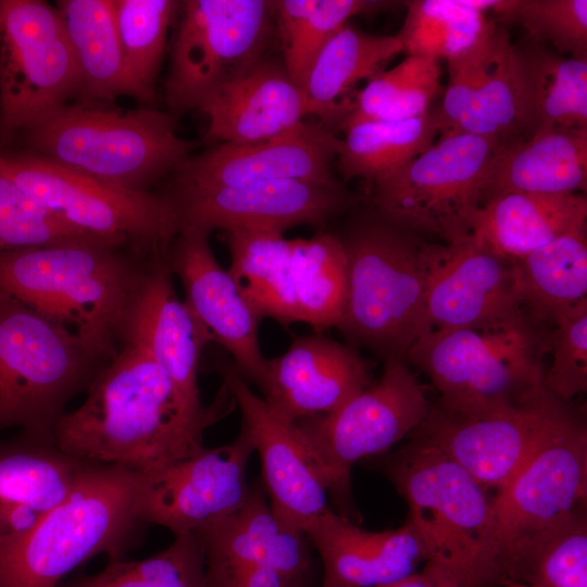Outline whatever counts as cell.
Listing matches in <instances>:
<instances>
[{
  "mask_svg": "<svg viewBox=\"0 0 587 587\" xmlns=\"http://www.w3.org/2000/svg\"><path fill=\"white\" fill-rule=\"evenodd\" d=\"M110 362L63 327L0 296V432L53 440L67 402Z\"/></svg>",
  "mask_w": 587,
  "mask_h": 587,
  "instance_id": "obj_8",
  "label": "cell"
},
{
  "mask_svg": "<svg viewBox=\"0 0 587 587\" xmlns=\"http://www.w3.org/2000/svg\"><path fill=\"white\" fill-rule=\"evenodd\" d=\"M179 230L262 228L284 233L297 225H320L347 204L340 184L299 179L252 182L208 188H171Z\"/></svg>",
  "mask_w": 587,
  "mask_h": 587,
  "instance_id": "obj_17",
  "label": "cell"
},
{
  "mask_svg": "<svg viewBox=\"0 0 587 587\" xmlns=\"http://www.w3.org/2000/svg\"><path fill=\"white\" fill-rule=\"evenodd\" d=\"M573 412L547 388L527 402L478 412L451 411L436 402L412 434L484 487L498 490Z\"/></svg>",
  "mask_w": 587,
  "mask_h": 587,
  "instance_id": "obj_15",
  "label": "cell"
},
{
  "mask_svg": "<svg viewBox=\"0 0 587 587\" xmlns=\"http://www.w3.org/2000/svg\"><path fill=\"white\" fill-rule=\"evenodd\" d=\"M489 137L441 135L403 167L372 184L379 216L411 233L437 235L445 243L471 237L483 204L487 168L500 148Z\"/></svg>",
  "mask_w": 587,
  "mask_h": 587,
  "instance_id": "obj_10",
  "label": "cell"
},
{
  "mask_svg": "<svg viewBox=\"0 0 587 587\" xmlns=\"http://www.w3.org/2000/svg\"><path fill=\"white\" fill-rule=\"evenodd\" d=\"M586 225L587 198L583 193L508 192L480 207L471 238L490 252L516 262Z\"/></svg>",
  "mask_w": 587,
  "mask_h": 587,
  "instance_id": "obj_29",
  "label": "cell"
},
{
  "mask_svg": "<svg viewBox=\"0 0 587 587\" xmlns=\"http://www.w3.org/2000/svg\"><path fill=\"white\" fill-rule=\"evenodd\" d=\"M494 12L523 26L529 39L587 61L586 0H500Z\"/></svg>",
  "mask_w": 587,
  "mask_h": 587,
  "instance_id": "obj_44",
  "label": "cell"
},
{
  "mask_svg": "<svg viewBox=\"0 0 587 587\" xmlns=\"http://www.w3.org/2000/svg\"><path fill=\"white\" fill-rule=\"evenodd\" d=\"M86 392L83 404L59 420L53 440L88 464L153 472L198 452L215 423L193 415L149 351L129 340Z\"/></svg>",
  "mask_w": 587,
  "mask_h": 587,
  "instance_id": "obj_1",
  "label": "cell"
},
{
  "mask_svg": "<svg viewBox=\"0 0 587 587\" xmlns=\"http://www.w3.org/2000/svg\"><path fill=\"white\" fill-rule=\"evenodd\" d=\"M210 233L182 228L165 252L172 274L179 277L185 303L205 329L210 341L224 347L240 375L257 384L265 365L259 342L260 319L227 270L216 261Z\"/></svg>",
  "mask_w": 587,
  "mask_h": 587,
  "instance_id": "obj_21",
  "label": "cell"
},
{
  "mask_svg": "<svg viewBox=\"0 0 587 587\" xmlns=\"http://www.w3.org/2000/svg\"><path fill=\"white\" fill-rule=\"evenodd\" d=\"M197 110L209 121L205 139L234 145L279 137L308 116L301 89L283 62L270 57L220 87Z\"/></svg>",
  "mask_w": 587,
  "mask_h": 587,
  "instance_id": "obj_25",
  "label": "cell"
},
{
  "mask_svg": "<svg viewBox=\"0 0 587 587\" xmlns=\"http://www.w3.org/2000/svg\"><path fill=\"white\" fill-rule=\"evenodd\" d=\"M438 60L408 55L390 70H385L358 92L342 130L370 121H403L427 113L441 90Z\"/></svg>",
  "mask_w": 587,
  "mask_h": 587,
  "instance_id": "obj_39",
  "label": "cell"
},
{
  "mask_svg": "<svg viewBox=\"0 0 587 587\" xmlns=\"http://www.w3.org/2000/svg\"><path fill=\"white\" fill-rule=\"evenodd\" d=\"M207 587H309L308 582L267 567L205 570Z\"/></svg>",
  "mask_w": 587,
  "mask_h": 587,
  "instance_id": "obj_47",
  "label": "cell"
},
{
  "mask_svg": "<svg viewBox=\"0 0 587 587\" xmlns=\"http://www.w3.org/2000/svg\"><path fill=\"white\" fill-rule=\"evenodd\" d=\"M193 534L202 546L207 571L267 567L309 580L307 536L275 515L261 487L252 488L239 509Z\"/></svg>",
  "mask_w": 587,
  "mask_h": 587,
  "instance_id": "obj_26",
  "label": "cell"
},
{
  "mask_svg": "<svg viewBox=\"0 0 587 587\" xmlns=\"http://www.w3.org/2000/svg\"><path fill=\"white\" fill-rule=\"evenodd\" d=\"M429 407L427 389L408 362L387 358L377 383L337 410L295 424L328 494L345 500L352 465L388 451L412 434L427 416Z\"/></svg>",
  "mask_w": 587,
  "mask_h": 587,
  "instance_id": "obj_12",
  "label": "cell"
},
{
  "mask_svg": "<svg viewBox=\"0 0 587 587\" xmlns=\"http://www.w3.org/2000/svg\"><path fill=\"white\" fill-rule=\"evenodd\" d=\"M534 132L524 70L515 45L495 26L489 50L467 110L452 133L496 139L505 146Z\"/></svg>",
  "mask_w": 587,
  "mask_h": 587,
  "instance_id": "obj_31",
  "label": "cell"
},
{
  "mask_svg": "<svg viewBox=\"0 0 587 587\" xmlns=\"http://www.w3.org/2000/svg\"><path fill=\"white\" fill-rule=\"evenodd\" d=\"M403 48L395 36L366 34L345 24L323 46L304 78L301 91L308 115L329 129L350 114L357 86L383 71Z\"/></svg>",
  "mask_w": 587,
  "mask_h": 587,
  "instance_id": "obj_30",
  "label": "cell"
},
{
  "mask_svg": "<svg viewBox=\"0 0 587 587\" xmlns=\"http://www.w3.org/2000/svg\"><path fill=\"white\" fill-rule=\"evenodd\" d=\"M348 287L338 328L384 359H404L432 330L425 286L428 243L382 216L341 238Z\"/></svg>",
  "mask_w": 587,
  "mask_h": 587,
  "instance_id": "obj_7",
  "label": "cell"
},
{
  "mask_svg": "<svg viewBox=\"0 0 587 587\" xmlns=\"http://www.w3.org/2000/svg\"><path fill=\"white\" fill-rule=\"evenodd\" d=\"M0 150L78 95L74 57L55 5L1 0Z\"/></svg>",
  "mask_w": 587,
  "mask_h": 587,
  "instance_id": "obj_13",
  "label": "cell"
},
{
  "mask_svg": "<svg viewBox=\"0 0 587 587\" xmlns=\"http://www.w3.org/2000/svg\"><path fill=\"white\" fill-rule=\"evenodd\" d=\"M230 252L232 275L260 320L283 325L298 322L290 275V239L262 228L223 230Z\"/></svg>",
  "mask_w": 587,
  "mask_h": 587,
  "instance_id": "obj_33",
  "label": "cell"
},
{
  "mask_svg": "<svg viewBox=\"0 0 587 587\" xmlns=\"http://www.w3.org/2000/svg\"><path fill=\"white\" fill-rule=\"evenodd\" d=\"M175 0H114V13L129 96L151 102L168 28L179 10Z\"/></svg>",
  "mask_w": 587,
  "mask_h": 587,
  "instance_id": "obj_40",
  "label": "cell"
},
{
  "mask_svg": "<svg viewBox=\"0 0 587 587\" xmlns=\"http://www.w3.org/2000/svg\"><path fill=\"white\" fill-rule=\"evenodd\" d=\"M439 111L403 121H370L345 129L336 161L345 179L361 178L371 185L398 171L424 152L439 137Z\"/></svg>",
  "mask_w": 587,
  "mask_h": 587,
  "instance_id": "obj_34",
  "label": "cell"
},
{
  "mask_svg": "<svg viewBox=\"0 0 587 587\" xmlns=\"http://www.w3.org/2000/svg\"><path fill=\"white\" fill-rule=\"evenodd\" d=\"M171 49L165 101L175 117L267 57L274 1L186 0Z\"/></svg>",
  "mask_w": 587,
  "mask_h": 587,
  "instance_id": "obj_11",
  "label": "cell"
},
{
  "mask_svg": "<svg viewBox=\"0 0 587 587\" xmlns=\"http://www.w3.org/2000/svg\"><path fill=\"white\" fill-rule=\"evenodd\" d=\"M545 387L563 401L587 389V298L553 316Z\"/></svg>",
  "mask_w": 587,
  "mask_h": 587,
  "instance_id": "obj_46",
  "label": "cell"
},
{
  "mask_svg": "<svg viewBox=\"0 0 587 587\" xmlns=\"http://www.w3.org/2000/svg\"><path fill=\"white\" fill-rule=\"evenodd\" d=\"M379 587H462L459 582L439 564L427 561L420 570L397 582Z\"/></svg>",
  "mask_w": 587,
  "mask_h": 587,
  "instance_id": "obj_48",
  "label": "cell"
},
{
  "mask_svg": "<svg viewBox=\"0 0 587 587\" xmlns=\"http://www.w3.org/2000/svg\"><path fill=\"white\" fill-rule=\"evenodd\" d=\"M7 149L29 151L101 183L146 192L182 167L192 143L177 135L170 113L78 102L51 112Z\"/></svg>",
  "mask_w": 587,
  "mask_h": 587,
  "instance_id": "obj_3",
  "label": "cell"
},
{
  "mask_svg": "<svg viewBox=\"0 0 587 587\" xmlns=\"http://www.w3.org/2000/svg\"><path fill=\"white\" fill-rule=\"evenodd\" d=\"M507 587H538V586L530 583H526V582H512L508 584Z\"/></svg>",
  "mask_w": 587,
  "mask_h": 587,
  "instance_id": "obj_49",
  "label": "cell"
},
{
  "mask_svg": "<svg viewBox=\"0 0 587 587\" xmlns=\"http://www.w3.org/2000/svg\"><path fill=\"white\" fill-rule=\"evenodd\" d=\"M174 537L166 549L150 558L112 559L102 571L57 587H207L200 540L193 533Z\"/></svg>",
  "mask_w": 587,
  "mask_h": 587,
  "instance_id": "obj_42",
  "label": "cell"
},
{
  "mask_svg": "<svg viewBox=\"0 0 587 587\" xmlns=\"http://www.w3.org/2000/svg\"><path fill=\"white\" fill-rule=\"evenodd\" d=\"M290 275L298 322L322 333L340 324L347 300V255L341 238L321 232L290 239Z\"/></svg>",
  "mask_w": 587,
  "mask_h": 587,
  "instance_id": "obj_35",
  "label": "cell"
},
{
  "mask_svg": "<svg viewBox=\"0 0 587 587\" xmlns=\"http://www.w3.org/2000/svg\"><path fill=\"white\" fill-rule=\"evenodd\" d=\"M525 310L538 322L587 298L586 228L555 238L515 262Z\"/></svg>",
  "mask_w": 587,
  "mask_h": 587,
  "instance_id": "obj_37",
  "label": "cell"
},
{
  "mask_svg": "<svg viewBox=\"0 0 587 587\" xmlns=\"http://www.w3.org/2000/svg\"><path fill=\"white\" fill-rule=\"evenodd\" d=\"M587 428L575 411L492 497L504 578L544 533L586 508Z\"/></svg>",
  "mask_w": 587,
  "mask_h": 587,
  "instance_id": "obj_14",
  "label": "cell"
},
{
  "mask_svg": "<svg viewBox=\"0 0 587 587\" xmlns=\"http://www.w3.org/2000/svg\"><path fill=\"white\" fill-rule=\"evenodd\" d=\"M395 2L373 0H277L274 1L275 32L283 64L301 89L314 59L348 21L359 14L375 13Z\"/></svg>",
  "mask_w": 587,
  "mask_h": 587,
  "instance_id": "obj_38",
  "label": "cell"
},
{
  "mask_svg": "<svg viewBox=\"0 0 587 587\" xmlns=\"http://www.w3.org/2000/svg\"><path fill=\"white\" fill-rule=\"evenodd\" d=\"M586 189L587 128H537L529 137L498 149L482 195L484 204L508 192L585 193Z\"/></svg>",
  "mask_w": 587,
  "mask_h": 587,
  "instance_id": "obj_28",
  "label": "cell"
},
{
  "mask_svg": "<svg viewBox=\"0 0 587 587\" xmlns=\"http://www.w3.org/2000/svg\"><path fill=\"white\" fill-rule=\"evenodd\" d=\"M339 139L322 124L303 122L279 137L254 143H221L191 155L171 188H208L261 180L339 184L333 174Z\"/></svg>",
  "mask_w": 587,
  "mask_h": 587,
  "instance_id": "obj_23",
  "label": "cell"
},
{
  "mask_svg": "<svg viewBox=\"0 0 587 587\" xmlns=\"http://www.w3.org/2000/svg\"><path fill=\"white\" fill-rule=\"evenodd\" d=\"M254 452L243 425L237 438L198 452L160 470L138 473L135 512L145 523L174 536L193 533L239 509L251 494L246 478Z\"/></svg>",
  "mask_w": 587,
  "mask_h": 587,
  "instance_id": "obj_16",
  "label": "cell"
},
{
  "mask_svg": "<svg viewBox=\"0 0 587 587\" xmlns=\"http://www.w3.org/2000/svg\"><path fill=\"white\" fill-rule=\"evenodd\" d=\"M2 16H3V10H2V2L0 0V26H1V22H2Z\"/></svg>",
  "mask_w": 587,
  "mask_h": 587,
  "instance_id": "obj_50",
  "label": "cell"
},
{
  "mask_svg": "<svg viewBox=\"0 0 587 587\" xmlns=\"http://www.w3.org/2000/svg\"><path fill=\"white\" fill-rule=\"evenodd\" d=\"M61 17L85 103H109L129 87L115 22L114 0H60Z\"/></svg>",
  "mask_w": 587,
  "mask_h": 587,
  "instance_id": "obj_32",
  "label": "cell"
},
{
  "mask_svg": "<svg viewBox=\"0 0 587 587\" xmlns=\"http://www.w3.org/2000/svg\"><path fill=\"white\" fill-rule=\"evenodd\" d=\"M218 371L260 455L272 511L286 525L304 534L332 508L297 425L278 416L250 390L233 363L221 362Z\"/></svg>",
  "mask_w": 587,
  "mask_h": 587,
  "instance_id": "obj_19",
  "label": "cell"
},
{
  "mask_svg": "<svg viewBox=\"0 0 587 587\" xmlns=\"http://www.w3.org/2000/svg\"><path fill=\"white\" fill-rule=\"evenodd\" d=\"M549 325V324H548ZM551 330L525 309L490 324L432 329L405 361L430 379L438 404L478 412L527 402L545 389V357Z\"/></svg>",
  "mask_w": 587,
  "mask_h": 587,
  "instance_id": "obj_6",
  "label": "cell"
},
{
  "mask_svg": "<svg viewBox=\"0 0 587 587\" xmlns=\"http://www.w3.org/2000/svg\"><path fill=\"white\" fill-rule=\"evenodd\" d=\"M165 252L152 254L146 263L126 316L122 342L129 340L146 348L168 375L186 408L196 416L217 422L234 402L220 391L211 405L205 408L201 403L198 372L210 338L176 296Z\"/></svg>",
  "mask_w": 587,
  "mask_h": 587,
  "instance_id": "obj_18",
  "label": "cell"
},
{
  "mask_svg": "<svg viewBox=\"0 0 587 587\" xmlns=\"http://www.w3.org/2000/svg\"><path fill=\"white\" fill-rule=\"evenodd\" d=\"M516 48L534 130L586 129L587 61L566 57L532 39Z\"/></svg>",
  "mask_w": 587,
  "mask_h": 587,
  "instance_id": "obj_36",
  "label": "cell"
},
{
  "mask_svg": "<svg viewBox=\"0 0 587 587\" xmlns=\"http://www.w3.org/2000/svg\"><path fill=\"white\" fill-rule=\"evenodd\" d=\"M371 379L367 361L354 348L315 332L295 337L286 352L266 359L255 385L273 412L296 423L337 410Z\"/></svg>",
  "mask_w": 587,
  "mask_h": 587,
  "instance_id": "obj_22",
  "label": "cell"
},
{
  "mask_svg": "<svg viewBox=\"0 0 587 587\" xmlns=\"http://www.w3.org/2000/svg\"><path fill=\"white\" fill-rule=\"evenodd\" d=\"M153 253L96 238L2 252L0 296L20 302L112 360Z\"/></svg>",
  "mask_w": 587,
  "mask_h": 587,
  "instance_id": "obj_2",
  "label": "cell"
},
{
  "mask_svg": "<svg viewBox=\"0 0 587 587\" xmlns=\"http://www.w3.org/2000/svg\"><path fill=\"white\" fill-rule=\"evenodd\" d=\"M519 579L538 587H587V520L580 509L539 536Z\"/></svg>",
  "mask_w": 587,
  "mask_h": 587,
  "instance_id": "obj_43",
  "label": "cell"
},
{
  "mask_svg": "<svg viewBox=\"0 0 587 587\" xmlns=\"http://www.w3.org/2000/svg\"><path fill=\"white\" fill-rule=\"evenodd\" d=\"M75 238L92 237L54 218L0 168V253Z\"/></svg>",
  "mask_w": 587,
  "mask_h": 587,
  "instance_id": "obj_45",
  "label": "cell"
},
{
  "mask_svg": "<svg viewBox=\"0 0 587 587\" xmlns=\"http://www.w3.org/2000/svg\"><path fill=\"white\" fill-rule=\"evenodd\" d=\"M88 463L18 432L0 441V546L30 530L71 491Z\"/></svg>",
  "mask_w": 587,
  "mask_h": 587,
  "instance_id": "obj_27",
  "label": "cell"
},
{
  "mask_svg": "<svg viewBox=\"0 0 587 587\" xmlns=\"http://www.w3.org/2000/svg\"><path fill=\"white\" fill-rule=\"evenodd\" d=\"M323 563L322 587H379L402 579L427 561L412 524L370 532L329 509L304 533Z\"/></svg>",
  "mask_w": 587,
  "mask_h": 587,
  "instance_id": "obj_24",
  "label": "cell"
},
{
  "mask_svg": "<svg viewBox=\"0 0 587 587\" xmlns=\"http://www.w3.org/2000/svg\"><path fill=\"white\" fill-rule=\"evenodd\" d=\"M0 168L54 218L86 236L157 252L179 232L163 193L121 189L21 149L0 150Z\"/></svg>",
  "mask_w": 587,
  "mask_h": 587,
  "instance_id": "obj_9",
  "label": "cell"
},
{
  "mask_svg": "<svg viewBox=\"0 0 587 587\" xmlns=\"http://www.w3.org/2000/svg\"><path fill=\"white\" fill-rule=\"evenodd\" d=\"M407 3L404 23L396 36L408 55L451 60L472 48L491 24L485 13L461 0Z\"/></svg>",
  "mask_w": 587,
  "mask_h": 587,
  "instance_id": "obj_41",
  "label": "cell"
},
{
  "mask_svg": "<svg viewBox=\"0 0 587 587\" xmlns=\"http://www.w3.org/2000/svg\"><path fill=\"white\" fill-rule=\"evenodd\" d=\"M425 307L432 329L490 324L523 311L517 265L476 243H428Z\"/></svg>",
  "mask_w": 587,
  "mask_h": 587,
  "instance_id": "obj_20",
  "label": "cell"
},
{
  "mask_svg": "<svg viewBox=\"0 0 587 587\" xmlns=\"http://www.w3.org/2000/svg\"><path fill=\"white\" fill-rule=\"evenodd\" d=\"M138 473L87 464L68 495L30 530L0 546V587H57L88 559H122L143 523L135 512Z\"/></svg>",
  "mask_w": 587,
  "mask_h": 587,
  "instance_id": "obj_5",
  "label": "cell"
},
{
  "mask_svg": "<svg viewBox=\"0 0 587 587\" xmlns=\"http://www.w3.org/2000/svg\"><path fill=\"white\" fill-rule=\"evenodd\" d=\"M385 470L408 504V521L428 561L447 570L462 587H488L504 578L492 498L486 487L414 436L386 459Z\"/></svg>",
  "mask_w": 587,
  "mask_h": 587,
  "instance_id": "obj_4",
  "label": "cell"
}]
</instances>
